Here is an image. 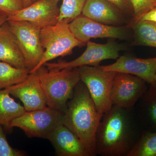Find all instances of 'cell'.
Wrapping results in <instances>:
<instances>
[{
    "mask_svg": "<svg viewBox=\"0 0 156 156\" xmlns=\"http://www.w3.org/2000/svg\"><path fill=\"white\" fill-rule=\"evenodd\" d=\"M116 7L124 14H132L134 17V11L131 0H106Z\"/></svg>",
    "mask_w": 156,
    "mask_h": 156,
    "instance_id": "484cf974",
    "label": "cell"
},
{
    "mask_svg": "<svg viewBox=\"0 0 156 156\" xmlns=\"http://www.w3.org/2000/svg\"><path fill=\"white\" fill-rule=\"evenodd\" d=\"M154 80H155V83H156V71L155 74Z\"/></svg>",
    "mask_w": 156,
    "mask_h": 156,
    "instance_id": "f546056e",
    "label": "cell"
},
{
    "mask_svg": "<svg viewBox=\"0 0 156 156\" xmlns=\"http://www.w3.org/2000/svg\"><path fill=\"white\" fill-rule=\"evenodd\" d=\"M128 110L113 105L104 114L95 135L97 155L127 156L133 146L134 131Z\"/></svg>",
    "mask_w": 156,
    "mask_h": 156,
    "instance_id": "6da1fadb",
    "label": "cell"
},
{
    "mask_svg": "<svg viewBox=\"0 0 156 156\" xmlns=\"http://www.w3.org/2000/svg\"><path fill=\"white\" fill-rule=\"evenodd\" d=\"M5 89L10 95L21 101L26 111L48 106L46 95L36 72L30 73L22 82Z\"/></svg>",
    "mask_w": 156,
    "mask_h": 156,
    "instance_id": "7c38bea8",
    "label": "cell"
},
{
    "mask_svg": "<svg viewBox=\"0 0 156 156\" xmlns=\"http://www.w3.org/2000/svg\"><path fill=\"white\" fill-rule=\"evenodd\" d=\"M60 0H38L14 12L8 20L30 22L40 28L55 25L58 21Z\"/></svg>",
    "mask_w": 156,
    "mask_h": 156,
    "instance_id": "8fae6325",
    "label": "cell"
},
{
    "mask_svg": "<svg viewBox=\"0 0 156 156\" xmlns=\"http://www.w3.org/2000/svg\"><path fill=\"white\" fill-rule=\"evenodd\" d=\"M64 113L48 106L36 110L26 111L14 119L10 125L20 128L30 138L49 139L53 131L63 124Z\"/></svg>",
    "mask_w": 156,
    "mask_h": 156,
    "instance_id": "8992f818",
    "label": "cell"
},
{
    "mask_svg": "<svg viewBox=\"0 0 156 156\" xmlns=\"http://www.w3.org/2000/svg\"><path fill=\"white\" fill-rule=\"evenodd\" d=\"M41 39L44 50V55L39 64L30 73L35 72L54 58L70 55L75 48L85 45L77 40L70 29L69 23L65 20L41 29Z\"/></svg>",
    "mask_w": 156,
    "mask_h": 156,
    "instance_id": "277c9868",
    "label": "cell"
},
{
    "mask_svg": "<svg viewBox=\"0 0 156 156\" xmlns=\"http://www.w3.org/2000/svg\"><path fill=\"white\" fill-rule=\"evenodd\" d=\"M87 0H62L59 8L58 21L65 20L69 23L81 15Z\"/></svg>",
    "mask_w": 156,
    "mask_h": 156,
    "instance_id": "7402d4cb",
    "label": "cell"
},
{
    "mask_svg": "<svg viewBox=\"0 0 156 156\" xmlns=\"http://www.w3.org/2000/svg\"><path fill=\"white\" fill-rule=\"evenodd\" d=\"M30 70L0 61V89H6L22 82L28 76Z\"/></svg>",
    "mask_w": 156,
    "mask_h": 156,
    "instance_id": "ffe728a7",
    "label": "cell"
},
{
    "mask_svg": "<svg viewBox=\"0 0 156 156\" xmlns=\"http://www.w3.org/2000/svg\"><path fill=\"white\" fill-rule=\"evenodd\" d=\"M146 83L136 76L116 73L112 89L113 105L130 110L147 90Z\"/></svg>",
    "mask_w": 156,
    "mask_h": 156,
    "instance_id": "9c48e42d",
    "label": "cell"
},
{
    "mask_svg": "<svg viewBox=\"0 0 156 156\" xmlns=\"http://www.w3.org/2000/svg\"><path fill=\"white\" fill-rule=\"evenodd\" d=\"M7 21L30 72L39 64L44 52L41 41V29L26 21Z\"/></svg>",
    "mask_w": 156,
    "mask_h": 156,
    "instance_id": "52a82bcc",
    "label": "cell"
},
{
    "mask_svg": "<svg viewBox=\"0 0 156 156\" xmlns=\"http://www.w3.org/2000/svg\"><path fill=\"white\" fill-rule=\"evenodd\" d=\"M23 7H27L32 3V0H23Z\"/></svg>",
    "mask_w": 156,
    "mask_h": 156,
    "instance_id": "f1b7e54d",
    "label": "cell"
},
{
    "mask_svg": "<svg viewBox=\"0 0 156 156\" xmlns=\"http://www.w3.org/2000/svg\"><path fill=\"white\" fill-rule=\"evenodd\" d=\"M25 154L23 151L11 146L6 138L3 126L0 125V156H24Z\"/></svg>",
    "mask_w": 156,
    "mask_h": 156,
    "instance_id": "cb8c5ba5",
    "label": "cell"
},
{
    "mask_svg": "<svg viewBox=\"0 0 156 156\" xmlns=\"http://www.w3.org/2000/svg\"><path fill=\"white\" fill-rule=\"evenodd\" d=\"M78 68L81 82L87 87L98 113L102 116L113 106L112 89L116 72L104 70L99 66Z\"/></svg>",
    "mask_w": 156,
    "mask_h": 156,
    "instance_id": "5b68a950",
    "label": "cell"
},
{
    "mask_svg": "<svg viewBox=\"0 0 156 156\" xmlns=\"http://www.w3.org/2000/svg\"><path fill=\"white\" fill-rule=\"evenodd\" d=\"M0 61L27 68L23 55L8 21L0 27Z\"/></svg>",
    "mask_w": 156,
    "mask_h": 156,
    "instance_id": "2e32d148",
    "label": "cell"
},
{
    "mask_svg": "<svg viewBox=\"0 0 156 156\" xmlns=\"http://www.w3.org/2000/svg\"><path fill=\"white\" fill-rule=\"evenodd\" d=\"M23 8V0H0V13L8 17Z\"/></svg>",
    "mask_w": 156,
    "mask_h": 156,
    "instance_id": "d4e9b609",
    "label": "cell"
},
{
    "mask_svg": "<svg viewBox=\"0 0 156 156\" xmlns=\"http://www.w3.org/2000/svg\"><path fill=\"white\" fill-rule=\"evenodd\" d=\"M58 156H90L80 139L64 124L59 125L49 138Z\"/></svg>",
    "mask_w": 156,
    "mask_h": 156,
    "instance_id": "5bb4252c",
    "label": "cell"
},
{
    "mask_svg": "<svg viewBox=\"0 0 156 156\" xmlns=\"http://www.w3.org/2000/svg\"><path fill=\"white\" fill-rule=\"evenodd\" d=\"M37 1H38V0H32V3L35 2H36Z\"/></svg>",
    "mask_w": 156,
    "mask_h": 156,
    "instance_id": "4dcf8cb0",
    "label": "cell"
},
{
    "mask_svg": "<svg viewBox=\"0 0 156 156\" xmlns=\"http://www.w3.org/2000/svg\"><path fill=\"white\" fill-rule=\"evenodd\" d=\"M108 71L129 74L141 78L151 86H156L154 76L156 71V57L137 58L131 56H119L114 63L99 66Z\"/></svg>",
    "mask_w": 156,
    "mask_h": 156,
    "instance_id": "4fadbf2b",
    "label": "cell"
},
{
    "mask_svg": "<svg viewBox=\"0 0 156 156\" xmlns=\"http://www.w3.org/2000/svg\"><path fill=\"white\" fill-rule=\"evenodd\" d=\"M135 44L156 48V23L149 21L133 20Z\"/></svg>",
    "mask_w": 156,
    "mask_h": 156,
    "instance_id": "d6986e66",
    "label": "cell"
},
{
    "mask_svg": "<svg viewBox=\"0 0 156 156\" xmlns=\"http://www.w3.org/2000/svg\"><path fill=\"white\" fill-rule=\"evenodd\" d=\"M134 11L133 20H137L151 9L156 7V0H131Z\"/></svg>",
    "mask_w": 156,
    "mask_h": 156,
    "instance_id": "603a6c76",
    "label": "cell"
},
{
    "mask_svg": "<svg viewBox=\"0 0 156 156\" xmlns=\"http://www.w3.org/2000/svg\"><path fill=\"white\" fill-rule=\"evenodd\" d=\"M79 83L64 112L63 124L80 139L90 156L97 155L95 135L102 116L85 84Z\"/></svg>",
    "mask_w": 156,
    "mask_h": 156,
    "instance_id": "7a4b0ae2",
    "label": "cell"
},
{
    "mask_svg": "<svg viewBox=\"0 0 156 156\" xmlns=\"http://www.w3.org/2000/svg\"><path fill=\"white\" fill-rule=\"evenodd\" d=\"M86 44V50L76 59L69 62H47L44 66L48 69H73L84 66H97L104 60L117 59L120 56V51L124 49L122 45L112 41L105 44H97L89 41Z\"/></svg>",
    "mask_w": 156,
    "mask_h": 156,
    "instance_id": "ba28073f",
    "label": "cell"
},
{
    "mask_svg": "<svg viewBox=\"0 0 156 156\" xmlns=\"http://www.w3.org/2000/svg\"><path fill=\"white\" fill-rule=\"evenodd\" d=\"M137 20L151 21L156 23V7L144 14Z\"/></svg>",
    "mask_w": 156,
    "mask_h": 156,
    "instance_id": "4316f807",
    "label": "cell"
},
{
    "mask_svg": "<svg viewBox=\"0 0 156 156\" xmlns=\"http://www.w3.org/2000/svg\"><path fill=\"white\" fill-rule=\"evenodd\" d=\"M139 101L142 121L151 130L156 131V85H150Z\"/></svg>",
    "mask_w": 156,
    "mask_h": 156,
    "instance_id": "ac0fdd59",
    "label": "cell"
},
{
    "mask_svg": "<svg viewBox=\"0 0 156 156\" xmlns=\"http://www.w3.org/2000/svg\"><path fill=\"white\" fill-rule=\"evenodd\" d=\"M23 105L16 102L5 89H0V125L10 129L12 122L23 114Z\"/></svg>",
    "mask_w": 156,
    "mask_h": 156,
    "instance_id": "e0dca14e",
    "label": "cell"
},
{
    "mask_svg": "<svg viewBox=\"0 0 156 156\" xmlns=\"http://www.w3.org/2000/svg\"><path fill=\"white\" fill-rule=\"evenodd\" d=\"M69 27L77 40L85 45L92 38L126 40L129 36L127 29L125 27L103 24L82 14L71 21Z\"/></svg>",
    "mask_w": 156,
    "mask_h": 156,
    "instance_id": "30bf717a",
    "label": "cell"
},
{
    "mask_svg": "<svg viewBox=\"0 0 156 156\" xmlns=\"http://www.w3.org/2000/svg\"><path fill=\"white\" fill-rule=\"evenodd\" d=\"M8 16L5 14L0 13V27L8 20Z\"/></svg>",
    "mask_w": 156,
    "mask_h": 156,
    "instance_id": "83f0119b",
    "label": "cell"
},
{
    "mask_svg": "<svg viewBox=\"0 0 156 156\" xmlns=\"http://www.w3.org/2000/svg\"><path fill=\"white\" fill-rule=\"evenodd\" d=\"M35 72L46 95L48 106L64 113L75 88L81 81L78 68L48 69L43 66Z\"/></svg>",
    "mask_w": 156,
    "mask_h": 156,
    "instance_id": "3957f363",
    "label": "cell"
},
{
    "mask_svg": "<svg viewBox=\"0 0 156 156\" xmlns=\"http://www.w3.org/2000/svg\"><path fill=\"white\" fill-rule=\"evenodd\" d=\"M127 156H156V131L143 133Z\"/></svg>",
    "mask_w": 156,
    "mask_h": 156,
    "instance_id": "44dd1931",
    "label": "cell"
},
{
    "mask_svg": "<svg viewBox=\"0 0 156 156\" xmlns=\"http://www.w3.org/2000/svg\"><path fill=\"white\" fill-rule=\"evenodd\" d=\"M123 13L106 0H87L82 14L100 23L121 26L125 22Z\"/></svg>",
    "mask_w": 156,
    "mask_h": 156,
    "instance_id": "9a60e30c",
    "label": "cell"
}]
</instances>
